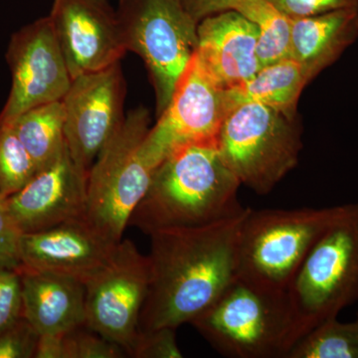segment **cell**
Masks as SVG:
<instances>
[{
    "label": "cell",
    "mask_w": 358,
    "mask_h": 358,
    "mask_svg": "<svg viewBox=\"0 0 358 358\" xmlns=\"http://www.w3.org/2000/svg\"><path fill=\"white\" fill-rule=\"evenodd\" d=\"M240 186L219 154L216 141L178 145L157 167L128 227L150 235L233 217L245 209L238 199Z\"/></svg>",
    "instance_id": "obj_2"
},
{
    "label": "cell",
    "mask_w": 358,
    "mask_h": 358,
    "mask_svg": "<svg viewBox=\"0 0 358 358\" xmlns=\"http://www.w3.org/2000/svg\"><path fill=\"white\" fill-rule=\"evenodd\" d=\"M288 292L306 334L358 303V202L343 204Z\"/></svg>",
    "instance_id": "obj_8"
},
{
    "label": "cell",
    "mask_w": 358,
    "mask_h": 358,
    "mask_svg": "<svg viewBox=\"0 0 358 358\" xmlns=\"http://www.w3.org/2000/svg\"><path fill=\"white\" fill-rule=\"evenodd\" d=\"M300 65L286 58L264 66L246 83L226 89L229 110L244 103L267 106L296 119V103L308 85Z\"/></svg>",
    "instance_id": "obj_19"
},
{
    "label": "cell",
    "mask_w": 358,
    "mask_h": 358,
    "mask_svg": "<svg viewBox=\"0 0 358 358\" xmlns=\"http://www.w3.org/2000/svg\"><path fill=\"white\" fill-rule=\"evenodd\" d=\"M190 324L229 358H288L306 334L288 291L238 277Z\"/></svg>",
    "instance_id": "obj_3"
},
{
    "label": "cell",
    "mask_w": 358,
    "mask_h": 358,
    "mask_svg": "<svg viewBox=\"0 0 358 358\" xmlns=\"http://www.w3.org/2000/svg\"><path fill=\"white\" fill-rule=\"evenodd\" d=\"M87 178L66 145L24 187L7 197L9 213L20 232H38L84 216Z\"/></svg>",
    "instance_id": "obj_14"
},
{
    "label": "cell",
    "mask_w": 358,
    "mask_h": 358,
    "mask_svg": "<svg viewBox=\"0 0 358 358\" xmlns=\"http://www.w3.org/2000/svg\"><path fill=\"white\" fill-rule=\"evenodd\" d=\"M150 262L133 241L121 240L102 268L85 282L86 326L131 352L150 286Z\"/></svg>",
    "instance_id": "obj_9"
},
{
    "label": "cell",
    "mask_w": 358,
    "mask_h": 358,
    "mask_svg": "<svg viewBox=\"0 0 358 358\" xmlns=\"http://www.w3.org/2000/svg\"><path fill=\"white\" fill-rule=\"evenodd\" d=\"M117 14L127 52L147 66L159 117L196 54L199 23L181 0H120Z\"/></svg>",
    "instance_id": "obj_7"
},
{
    "label": "cell",
    "mask_w": 358,
    "mask_h": 358,
    "mask_svg": "<svg viewBox=\"0 0 358 358\" xmlns=\"http://www.w3.org/2000/svg\"><path fill=\"white\" fill-rule=\"evenodd\" d=\"M127 87L121 62L80 75L62 99L65 141L75 164L89 173L103 145L124 121Z\"/></svg>",
    "instance_id": "obj_11"
},
{
    "label": "cell",
    "mask_w": 358,
    "mask_h": 358,
    "mask_svg": "<svg viewBox=\"0 0 358 358\" xmlns=\"http://www.w3.org/2000/svg\"><path fill=\"white\" fill-rule=\"evenodd\" d=\"M233 10L256 25L257 56L261 68L289 57L292 20L268 0H244Z\"/></svg>",
    "instance_id": "obj_21"
},
{
    "label": "cell",
    "mask_w": 358,
    "mask_h": 358,
    "mask_svg": "<svg viewBox=\"0 0 358 358\" xmlns=\"http://www.w3.org/2000/svg\"><path fill=\"white\" fill-rule=\"evenodd\" d=\"M8 124H13L38 171L50 164L66 147L62 101L32 108Z\"/></svg>",
    "instance_id": "obj_20"
},
{
    "label": "cell",
    "mask_w": 358,
    "mask_h": 358,
    "mask_svg": "<svg viewBox=\"0 0 358 358\" xmlns=\"http://www.w3.org/2000/svg\"><path fill=\"white\" fill-rule=\"evenodd\" d=\"M20 271L23 317L39 336L66 334L86 324L84 282L21 267Z\"/></svg>",
    "instance_id": "obj_17"
},
{
    "label": "cell",
    "mask_w": 358,
    "mask_h": 358,
    "mask_svg": "<svg viewBox=\"0 0 358 358\" xmlns=\"http://www.w3.org/2000/svg\"><path fill=\"white\" fill-rule=\"evenodd\" d=\"M39 334L21 317L0 333V358H34Z\"/></svg>",
    "instance_id": "obj_27"
},
{
    "label": "cell",
    "mask_w": 358,
    "mask_h": 358,
    "mask_svg": "<svg viewBox=\"0 0 358 358\" xmlns=\"http://www.w3.org/2000/svg\"><path fill=\"white\" fill-rule=\"evenodd\" d=\"M358 37V7L292 20L289 57L308 83L334 64Z\"/></svg>",
    "instance_id": "obj_18"
},
{
    "label": "cell",
    "mask_w": 358,
    "mask_h": 358,
    "mask_svg": "<svg viewBox=\"0 0 358 358\" xmlns=\"http://www.w3.org/2000/svg\"><path fill=\"white\" fill-rule=\"evenodd\" d=\"M66 334H44L39 336L34 358H67Z\"/></svg>",
    "instance_id": "obj_31"
},
{
    "label": "cell",
    "mask_w": 358,
    "mask_h": 358,
    "mask_svg": "<svg viewBox=\"0 0 358 358\" xmlns=\"http://www.w3.org/2000/svg\"><path fill=\"white\" fill-rule=\"evenodd\" d=\"M129 357L134 358H181L176 341V329L159 327L138 331Z\"/></svg>",
    "instance_id": "obj_25"
},
{
    "label": "cell",
    "mask_w": 358,
    "mask_h": 358,
    "mask_svg": "<svg viewBox=\"0 0 358 358\" xmlns=\"http://www.w3.org/2000/svg\"><path fill=\"white\" fill-rule=\"evenodd\" d=\"M21 235L9 213L6 199L0 195V267L20 268Z\"/></svg>",
    "instance_id": "obj_29"
},
{
    "label": "cell",
    "mask_w": 358,
    "mask_h": 358,
    "mask_svg": "<svg viewBox=\"0 0 358 358\" xmlns=\"http://www.w3.org/2000/svg\"><path fill=\"white\" fill-rule=\"evenodd\" d=\"M289 20L310 17L339 9L355 8L358 0H268Z\"/></svg>",
    "instance_id": "obj_28"
},
{
    "label": "cell",
    "mask_w": 358,
    "mask_h": 358,
    "mask_svg": "<svg viewBox=\"0 0 358 358\" xmlns=\"http://www.w3.org/2000/svg\"><path fill=\"white\" fill-rule=\"evenodd\" d=\"M119 243L82 216L21 235L20 267L73 278L85 284L107 263Z\"/></svg>",
    "instance_id": "obj_15"
},
{
    "label": "cell",
    "mask_w": 358,
    "mask_h": 358,
    "mask_svg": "<svg viewBox=\"0 0 358 358\" xmlns=\"http://www.w3.org/2000/svg\"><path fill=\"white\" fill-rule=\"evenodd\" d=\"M23 317L20 268L0 267V333Z\"/></svg>",
    "instance_id": "obj_26"
},
{
    "label": "cell",
    "mask_w": 358,
    "mask_h": 358,
    "mask_svg": "<svg viewBox=\"0 0 358 358\" xmlns=\"http://www.w3.org/2000/svg\"><path fill=\"white\" fill-rule=\"evenodd\" d=\"M228 112L226 89L196 53L179 79L171 103L148 131V141L166 157L178 145L216 141Z\"/></svg>",
    "instance_id": "obj_12"
},
{
    "label": "cell",
    "mask_w": 358,
    "mask_h": 358,
    "mask_svg": "<svg viewBox=\"0 0 358 358\" xmlns=\"http://www.w3.org/2000/svg\"><path fill=\"white\" fill-rule=\"evenodd\" d=\"M185 10L193 20L200 21L213 14L233 10L244 0H181Z\"/></svg>",
    "instance_id": "obj_30"
},
{
    "label": "cell",
    "mask_w": 358,
    "mask_h": 358,
    "mask_svg": "<svg viewBox=\"0 0 358 358\" xmlns=\"http://www.w3.org/2000/svg\"><path fill=\"white\" fill-rule=\"evenodd\" d=\"M150 115L138 107L124 117L103 145L87 178L85 217L119 243L129 218L166 157L148 143Z\"/></svg>",
    "instance_id": "obj_4"
},
{
    "label": "cell",
    "mask_w": 358,
    "mask_h": 358,
    "mask_svg": "<svg viewBox=\"0 0 358 358\" xmlns=\"http://www.w3.org/2000/svg\"><path fill=\"white\" fill-rule=\"evenodd\" d=\"M197 55L224 88L246 83L260 70L258 29L235 10L204 18L197 26Z\"/></svg>",
    "instance_id": "obj_16"
},
{
    "label": "cell",
    "mask_w": 358,
    "mask_h": 358,
    "mask_svg": "<svg viewBox=\"0 0 358 358\" xmlns=\"http://www.w3.org/2000/svg\"><path fill=\"white\" fill-rule=\"evenodd\" d=\"M48 16L73 79L121 62L127 53L109 0H53Z\"/></svg>",
    "instance_id": "obj_13"
},
{
    "label": "cell",
    "mask_w": 358,
    "mask_h": 358,
    "mask_svg": "<svg viewBox=\"0 0 358 358\" xmlns=\"http://www.w3.org/2000/svg\"><path fill=\"white\" fill-rule=\"evenodd\" d=\"M11 88L0 122H13L26 110L62 101L73 78L49 16L13 33L6 50Z\"/></svg>",
    "instance_id": "obj_10"
},
{
    "label": "cell",
    "mask_w": 358,
    "mask_h": 358,
    "mask_svg": "<svg viewBox=\"0 0 358 358\" xmlns=\"http://www.w3.org/2000/svg\"><path fill=\"white\" fill-rule=\"evenodd\" d=\"M357 320H358V313H357Z\"/></svg>",
    "instance_id": "obj_32"
},
{
    "label": "cell",
    "mask_w": 358,
    "mask_h": 358,
    "mask_svg": "<svg viewBox=\"0 0 358 358\" xmlns=\"http://www.w3.org/2000/svg\"><path fill=\"white\" fill-rule=\"evenodd\" d=\"M67 358H122L126 350L117 343L103 338L86 324L66 334Z\"/></svg>",
    "instance_id": "obj_24"
},
{
    "label": "cell",
    "mask_w": 358,
    "mask_h": 358,
    "mask_svg": "<svg viewBox=\"0 0 358 358\" xmlns=\"http://www.w3.org/2000/svg\"><path fill=\"white\" fill-rule=\"evenodd\" d=\"M216 145L241 185L259 195L272 192L293 171L303 148L296 119L256 103L231 108Z\"/></svg>",
    "instance_id": "obj_6"
},
{
    "label": "cell",
    "mask_w": 358,
    "mask_h": 358,
    "mask_svg": "<svg viewBox=\"0 0 358 358\" xmlns=\"http://www.w3.org/2000/svg\"><path fill=\"white\" fill-rule=\"evenodd\" d=\"M248 209L208 225L148 235L150 286L138 331L192 324L218 300L237 278L240 233Z\"/></svg>",
    "instance_id": "obj_1"
},
{
    "label": "cell",
    "mask_w": 358,
    "mask_h": 358,
    "mask_svg": "<svg viewBox=\"0 0 358 358\" xmlns=\"http://www.w3.org/2000/svg\"><path fill=\"white\" fill-rule=\"evenodd\" d=\"M341 208L343 204L324 208H249L240 233L237 277L288 291L310 249Z\"/></svg>",
    "instance_id": "obj_5"
},
{
    "label": "cell",
    "mask_w": 358,
    "mask_h": 358,
    "mask_svg": "<svg viewBox=\"0 0 358 358\" xmlns=\"http://www.w3.org/2000/svg\"><path fill=\"white\" fill-rule=\"evenodd\" d=\"M288 358H358V320H324L310 329L289 352Z\"/></svg>",
    "instance_id": "obj_22"
},
{
    "label": "cell",
    "mask_w": 358,
    "mask_h": 358,
    "mask_svg": "<svg viewBox=\"0 0 358 358\" xmlns=\"http://www.w3.org/2000/svg\"><path fill=\"white\" fill-rule=\"evenodd\" d=\"M37 171L36 162L13 124L0 122V195L7 199L20 192Z\"/></svg>",
    "instance_id": "obj_23"
}]
</instances>
